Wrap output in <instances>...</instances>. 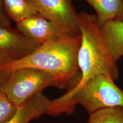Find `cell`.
Returning a JSON list of instances; mask_svg holds the SVG:
<instances>
[{"mask_svg": "<svg viewBox=\"0 0 123 123\" xmlns=\"http://www.w3.org/2000/svg\"><path fill=\"white\" fill-rule=\"evenodd\" d=\"M87 123H123V107L101 109L90 114Z\"/></svg>", "mask_w": 123, "mask_h": 123, "instance_id": "7c38bea8", "label": "cell"}, {"mask_svg": "<svg viewBox=\"0 0 123 123\" xmlns=\"http://www.w3.org/2000/svg\"><path fill=\"white\" fill-rule=\"evenodd\" d=\"M13 60L15 59L10 55L3 53L2 51H0V66L4 65Z\"/></svg>", "mask_w": 123, "mask_h": 123, "instance_id": "2e32d148", "label": "cell"}, {"mask_svg": "<svg viewBox=\"0 0 123 123\" xmlns=\"http://www.w3.org/2000/svg\"><path fill=\"white\" fill-rule=\"evenodd\" d=\"M80 42L79 34L42 44L29 55L2 66L10 72L23 68L41 70L53 77L56 87L72 88L80 78L78 59Z\"/></svg>", "mask_w": 123, "mask_h": 123, "instance_id": "6da1fadb", "label": "cell"}, {"mask_svg": "<svg viewBox=\"0 0 123 123\" xmlns=\"http://www.w3.org/2000/svg\"><path fill=\"white\" fill-rule=\"evenodd\" d=\"M51 105V100L41 92L18 107L14 115L5 123H29L49 114Z\"/></svg>", "mask_w": 123, "mask_h": 123, "instance_id": "ba28073f", "label": "cell"}, {"mask_svg": "<svg viewBox=\"0 0 123 123\" xmlns=\"http://www.w3.org/2000/svg\"><path fill=\"white\" fill-rule=\"evenodd\" d=\"M88 3L96 13L101 27L108 22L116 19L122 7V0H83Z\"/></svg>", "mask_w": 123, "mask_h": 123, "instance_id": "8fae6325", "label": "cell"}, {"mask_svg": "<svg viewBox=\"0 0 123 123\" xmlns=\"http://www.w3.org/2000/svg\"><path fill=\"white\" fill-rule=\"evenodd\" d=\"M41 44L29 39L17 29L0 26V51L18 59L27 56Z\"/></svg>", "mask_w": 123, "mask_h": 123, "instance_id": "52a82bcc", "label": "cell"}, {"mask_svg": "<svg viewBox=\"0 0 123 123\" xmlns=\"http://www.w3.org/2000/svg\"><path fill=\"white\" fill-rule=\"evenodd\" d=\"M78 26L81 36L78 57L80 78L75 87H79L99 75L117 79L118 67L106 45L96 15L85 12L78 13Z\"/></svg>", "mask_w": 123, "mask_h": 123, "instance_id": "7a4b0ae2", "label": "cell"}, {"mask_svg": "<svg viewBox=\"0 0 123 123\" xmlns=\"http://www.w3.org/2000/svg\"><path fill=\"white\" fill-rule=\"evenodd\" d=\"M77 104L82 105L90 114L106 108L123 107V90L111 76L97 75L52 100L49 115L71 113Z\"/></svg>", "mask_w": 123, "mask_h": 123, "instance_id": "3957f363", "label": "cell"}, {"mask_svg": "<svg viewBox=\"0 0 123 123\" xmlns=\"http://www.w3.org/2000/svg\"><path fill=\"white\" fill-rule=\"evenodd\" d=\"M3 1L9 18L15 24L40 14L35 5L31 0Z\"/></svg>", "mask_w": 123, "mask_h": 123, "instance_id": "30bf717a", "label": "cell"}, {"mask_svg": "<svg viewBox=\"0 0 123 123\" xmlns=\"http://www.w3.org/2000/svg\"><path fill=\"white\" fill-rule=\"evenodd\" d=\"M101 28L106 45L117 63L123 56V21L112 20Z\"/></svg>", "mask_w": 123, "mask_h": 123, "instance_id": "9c48e42d", "label": "cell"}, {"mask_svg": "<svg viewBox=\"0 0 123 123\" xmlns=\"http://www.w3.org/2000/svg\"><path fill=\"white\" fill-rule=\"evenodd\" d=\"M50 86L56 87V84L49 74L37 69L23 68L12 71L0 91L18 108Z\"/></svg>", "mask_w": 123, "mask_h": 123, "instance_id": "277c9868", "label": "cell"}, {"mask_svg": "<svg viewBox=\"0 0 123 123\" xmlns=\"http://www.w3.org/2000/svg\"><path fill=\"white\" fill-rule=\"evenodd\" d=\"M40 14L67 29L74 35L80 34L78 14L73 0H31Z\"/></svg>", "mask_w": 123, "mask_h": 123, "instance_id": "8992f818", "label": "cell"}, {"mask_svg": "<svg viewBox=\"0 0 123 123\" xmlns=\"http://www.w3.org/2000/svg\"><path fill=\"white\" fill-rule=\"evenodd\" d=\"M118 21H123V0H122V7H121V9L120 12L119 14L117 15V16L116 17V19Z\"/></svg>", "mask_w": 123, "mask_h": 123, "instance_id": "e0dca14e", "label": "cell"}, {"mask_svg": "<svg viewBox=\"0 0 123 123\" xmlns=\"http://www.w3.org/2000/svg\"><path fill=\"white\" fill-rule=\"evenodd\" d=\"M16 29L29 39L41 44L75 36L61 25L41 14L17 23Z\"/></svg>", "mask_w": 123, "mask_h": 123, "instance_id": "5b68a950", "label": "cell"}, {"mask_svg": "<svg viewBox=\"0 0 123 123\" xmlns=\"http://www.w3.org/2000/svg\"><path fill=\"white\" fill-rule=\"evenodd\" d=\"M11 73L12 72L5 68L2 65L0 66V87L7 80Z\"/></svg>", "mask_w": 123, "mask_h": 123, "instance_id": "9a60e30c", "label": "cell"}, {"mask_svg": "<svg viewBox=\"0 0 123 123\" xmlns=\"http://www.w3.org/2000/svg\"><path fill=\"white\" fill-rule=\"evenodd\" d=\"M0 26H10V19L6 12L3 0H0Z\"/></svg>", "mask_w": 123, "mask_h": 123, "instance_id": "5bb4252c", "label": "cell"}, {"mask_svg": "<svg viewBox=\"0 0 123 123\" xmlns=\"http://www.w3.org/2000/svg\"><path fill=\"white\" fill-rule=\"evenodd\" d=\"M17 108L0 91V123H5L13 117Z\"/></svg>", "mask_w": 123, "mask_h": 123, "instance_id": "4fadbf2b", "label": "cell"}]
</instances>
